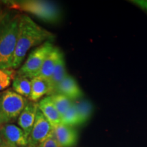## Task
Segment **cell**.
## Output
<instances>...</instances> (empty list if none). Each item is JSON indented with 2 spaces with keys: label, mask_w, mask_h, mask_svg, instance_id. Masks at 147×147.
Instances as JSON below:
<instances>
[{
  "label": "cell",
  "mask_w": 147,
  "mask_h": 147,
  "mask_svg": "<svg viewBox=\"0 0 147 147\" xmlns=\"http://www.w3.org/2000/svg\"><path fill=\"white\" fill-rule=\"evenodd\" d=\"M55 36L47 29L38 25L27 14H20L17 38L12 69L19 67L31 49L51 42Z\"/></svg>",
  "instance_id": "1"
},
{
  "label": "cell",
  "mask_w": 147,
  "mask_h": 147,
  "mask_svg": "<svg viewBox=\"0 0 147 147\" xmlns=\"http://www.w3.org/2000/svg\"><path fill=\"white\" fill-rule=\"evenodd\" d=\"M20 14L5 13L0 22V69H12Z\"/></svg>",
  "instance_id": "2"
},
{
  "label": "cell",
  "mask_w": 147,
  "mask_h": 147,
  "mask_svg": "<svg viewBox=\"0 0 147 147\" xmlns=\"http://www.w3.org/2000/svg\"><path fill=\"white\" fill-rule=\"evenodd\" d=\"M3 2L10 9L31 14L47 23H56L61 18L59 8L49 1L10 0Z\"/></svg>",
  "instance_id": "3"
},
{
  "label": "cell",
  "mask_w": 147,
  "mask_h": 147,
  "mask_svg": "<svg viewBox=\"0 0 147 147\" xmlns=\"http://www.w3.org/2000/svg\"><path fill=\"white\" fill-rule=\"evenodd\" d=\"M28 99L8 89L0 92V125L18 118L29 103Z\"/></svg>",
  "instance_id": "4"
},
{
  "label": "cell",
  "mask_w": 147,
  "mask_h": 147,
  "mask_svg": "<svg viewBox=\"0 0 147 147\" xmlns=\"http://www.w3.org/2000/svg\"><path fill=\"white\" fill-rule=\"evenodd\" d=\"M54 48L51 42H46L37 47L31 52L25 63L16 72V74L29 79L38 76L44 61Z\"/></svg>",
  "instance_id": "5"
},
{
  "label": "cell",
  "mask_w": 147,
  "mask_h": 147,
  "mask_svg": "<svg viewBox=\"0 0 147 147\" xmlns=\"http://www.w3.org/2000/svg\"><path fill=\"white\" fill-rule=\"evenodd\" d=\"M53 133V127L38 108L34 126L28 137V146L38 147Z\"/></svg>",
  "instance_id": "6"
},
{
  "label": "cell",
  "mask_w": 147,
  "mask_h": 147,
  "mask_svg": "<svg viewBox=\"0 0 147 147\" xmlns=\"http://www.w3.org/2000/svg\"><path fill=\"white\" fill-rule=\"evenodd\" d=\"M0 134L3 141L7 144L18 147L28 146V137L21 127L14 124L7 123L0 125Z\"/></svg>",
  "instance_id": "7"
},
{
  "label": "cell",
  "mask_w": 147,
  "mask_h": 147,
  "mask_svg": "<svg viewBox=\"0 0 147 147\" xmlns=\"http://www.w3.org/2000/svg\"><path fill=\"white\" fill-rule=\"evenodd\" d=\"M54 136L61 147H71L78 141V132L73 127L61 123L53 128Z\"/></svg>",
  "instance_id": "8"
},
{
  "label": "cell",
  "mask_w": 147,
  "mask_h": 147,
  "mask_svg": "<svg viewBox=\"0 0 147 147\" xmlns=\"http://www.w3.org/2000/svg\"><path fill=\"white\" fill-rule=\"evenodd\" d=\"M55 93L65 95L72 101L78 100L83 96V93L76 80L69 74L66 75L63 80L58 84Z\"/></svg>",
  "instance_id": "9"
},
{
  "label": "cell",
  "mask_w": 147,
  "mask_h": 147,
  "mask_svg": "<svg viewBox=\"0 0 147 147\" xmlns=\"http://www.w3.org/2000/svg\"><path fill=\"white\" fill-rule=\"evenodd\" d=\"M38 110V103L29 101L18 118V125L27 137L32 130Z\"/></svg>",
  "instance_id": "10"
},
{
  "label": "cell",
  "mask_w": 147,
  "mask_h": 147,
  "mask_svg": "<svg viewBox=\"0 0 147 147\" xmlns=\"http://www.w3.org/2000/svg\"><path fill=\"white\" fill-rule=\"evenodd\" d=\"M38 108L53 128L61 123V116L55 108L51 96L44 97L38 103Z\"/></svg>",
  "instance_id": "11"
},
{
  "label": "cell",
  "mask_w": 147,
  "mask_h": 147,
  "mask_svg": "<svg viewBox=\"0 0 147 147\" xmlns=\"http://www.w3.org/2000/svg\"><path fill=\"white\" fill-rule=\"evenodd\" d=\"M32 91L28 100L31 102H38L44 95L50 96L52 95V91L49 81L39 76L31 79Z\"/></svg>",
  "instance_id": "12"
},
{
  "label": "cell",
  "mask_w": 147,
  "mask_h": 147,
  "mask_svg": "<svg viewBox=\"0 0 147 147\" xmlns=\"http://www.w3.org/2000/svg\"><path fill=\"white\" fill-rule=\"evenodd\" d=\"M61 53L59 49L55 47L52 52L47 56L44 61L41 69L38 73V76L42 78L47 80H50L52 76L55 67L56 65L57 61Z\"/></svg>",
  "instance_id": "13"
},
{
  "label": "cell",
  "mask_w": 147,
  "mask_h": 147,
  "mask_svg": "<svg viewBox=\"0 0 147 147\" xmlns=\"http://www.w3.org/2000/svg\"><path fill=\"white\" fill-rule=\"evenodd\" d=\"M67 74L64 56L63 53L61 52L57 61L56 65L55 67L54 71H53L52 76L51 77L50 80H48L49 84H50L52 95L54 94L55 89H56L58 84L63 80V79L65 78Z\"/></svg>",
  "instance_id": "14"
},
{
  "label": "cell",
  "mask_w": 147,
  "mask_h": 147,
  "mask_svg": "<svg viewBox=\"0 0 147 147\" xmlns=\"http://www.w3.org/2000/svg\"><path fill=\"white\" fill-rule=\"evenodd\" d=\"M12 90L18 94L22 95L25 98L29 99L32 91L31 79L26 77L16 76L12 83Z\"/></svg>",
  "instance_id": "15"
},
{
  "label": "cell",
  "mask_w": 147,
  "mask_h": 147,
  "mask_svg": "<svg viewBox=\"0 0 147 147\" xmlns=\"http://www.w3.org/2000/svg\"><path fill=\"white\" fill-rule=\"evenodd\" d=\"M74 104L78 112L80 125L87 122L93 113V106L91 103L88 100H80L74 101Z\"/></svg>",
  "instance_id": "16"
},
{
  "label": "cell",
  "mask_w": 147,
  "mask_h": 147,
  "mask_svg": "<svg viewBox=\"0 0 147 147\" xmlns=\"http://www.w3.org/2000/svg\"><path fill=\"white\" fill-rule=\"evenodd\" d=\"M50 96L55 108H57L61 116L63 115L73 104L74 101L59 93H54Z\"/></svg>",
  "instance_id": "17"
},
{
  "label": "cell",
  "mask_w": 147,
  "mask_h": 147,
  "mask_svg": "<svg viewBox=\"0 0 147 147\" xmlns=\"http://www.w3.org/2000/svg\"><path fill=\"white\" fill-rule=\"evenodd\" d=\"M61 123L71 127L80 125L78 112L74 104V102L72 106L61 116Z\"/></svg>",
  "instance_id": "18"
},
{
  "label": "cell",
  "mask_w": 147,
  "mask_h": 147,
  "mask_svg": "<svg viewBox=\"0 0 147 147\" xmlns=\"http://www.w3.org/2000/svg\"><path fill=\"white\" fill-rule=\"evenodd\" d=\"M16 76L14 69H0V92L10 87Z\"/></svg>",
  "instance_id": "19"
},
{
  "label": "cell",
  "mask_w": 147,
  "mask_h": 147,
  "mask_svg": "<svg viewBox=\"0 0 147 147\" xmlns=\"http://www.w3.org/2000/svg\"><path fill=\"white\" fill-rule=\"evenodd\" d=\"M38 147H61L55 138L54 129H53V133L51 134L50 136L47 138L41 144L38 145Z\"/></svg>",
  "instance_id": "20"
},
{
  "label": "cell",
  "mask_w": 147,
  "mask_h": 147,
  "mask_svg": "<svg viewBox=\"0 0 147 147\" xmlns=\"http://www.w3.org/2000/svg\"><path fill=\"white\" fill-rule=\"evenodd\" d=\"M131 2L147 11V0H134L131 1Z\"/></svg>",
  "instance_id": "21"
},
{
  "label": "cell",
  "mask_w": 147,
  "mask_h": 147,
  "mask_svg": "<svg viewBox=\"0 0 147 147\" xmlns=\"http://www.w3.org/2000/svg\"><path fill=\"white\" fill-rule=\"evenodd\" d=\"M0 147H18V146H13V145H11V144H7V143L4 142L3 141V143L1 145V146Z\"/></svg>",
  "instance_id": "22"
},
{
  "label": "cell",
  "mask_w": 147,
  "mask_h": 147,
  "mask_svg": "<svg viewBox=\"0 0 147 147\" xmlns=\"http://www.w3.org/2000/svg\"><path fill=\"white\" fill-rule=\"evenodd\" d=\"M4 14H5V12H3V10H1V8H0V22H1V19H2V18H3V15H4Z\"/></svg>",
  "instance_id": "23"
},
{
  "label": "cell",
  "mask_w": 147,
  "mask_h": 147,
  "mask_svg": "<svg viewBox=\"0 0 147 147\" xmlns=\"http://www.w3.org/2000/svg\"><path fill=\"white\" fill-rule=\"evenodd\" d=\"M3 143V139H2V137H1V134H0V146H1V145Z\"/></svg>",
  "instance_id": "24"
}]
</instances>
